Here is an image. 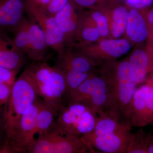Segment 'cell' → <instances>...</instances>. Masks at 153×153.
Returning <instances> with one entry per match:
<instances>
[{"label":"cell","mask_w":153,"mask_h":153,"mask_svg":"<svg viewBox=\"0 0 153 153\" xmlns=\"http://www.w3.org/2000/svg\"><path fill=\"white\" fill-rule=\"evenodd\" d=\"M153 117V87L146 84L137 88L131 102L128 121L132 126L151 124Z\"/></svg>","instance_id":"cell-9"},{"label":"cell","mask_w":153,"mask_h":153,"mask_svg":"<svg viewBox=\"0 0 153 153\" xmlns=\"http://www.w3.org/2000/svg\"><path fill=\"white\" fill-rule=\"evenodd\" d=\"M10 45L8 41L0 36V66L19 72L25 63V55L11 47L9 48Z\"/></svg>","instance_id":"cell-15"},{"label":"cell","mask_w":153,"mask_h":153,"mask_svg":"<svg viewBox=\"0 0 153 153\" xmlns=\"http://www.w3.org/2000/svg\"><path fill=\"white\" fill-rule=\"evenodd\" d=\"M26 12L43 31L48 47L56 51L58 55H62L64 51V35L54 17L31 0L26 1Z\"/></svg>","instance_id":"cell-8"},{"label":"cell","mask_w":153,"mask_h":153,"mask_svg":"<svg viewBox=\"0 0 153 153\" xmlns=\"http://www.w3.org/2000/svg\"><path fill=\"white\" fill-rule=\"evenodd\" d=\"M143 132V139L147 153H153V135Z\"/></svg>","instance_id":"cell-32"},{"label":"cell","mask_w":153,"mask_h":153,"mask_svg":"<svg viewBox=\"0 0 153 153\" xmlns=\"http://www.w3.org/2000/svg\"><path fill=\"white\" fill-rule=\"evenodd\" d=\"M70 0H51L45 11L50 16H54L62 10L68 4Z\"/></svg>","instance_id":"cell-26"},{"label":"cell","mask_w":153,"mask_h":153,"mask_svg":"<svg viewBox=\"0 0 153 153\" xmlns=\"http://www.w3.org/2000/svg\"><path fill=\"white\" fill-rule=\"evenodd\" d=\"M153 72V57L151 61L150 66L149 72Z\"/></svg>","instance_id":"cell-37"},{"label":"cell","mask_w":153,"mask_h":153,"mask_svg":"<svg viewBox=\"0 0 153 153\" xmlns=\"http://www.w3.org/2000/svg\"><path fill=\"white\" fill-rule=\"evenodd\" d=\"M29 51L27 57L36 62H41L46 54L47 45L46 37L39 25L29 20Z\"/></svg>","instance_id":"cell-12"},{"label":"cell","mask_w":153,"mask_h":153,"mask_svg":"<svg viewBox=\"0 0 153 153\" xmlns=\"http://www.w3.org/2000/svg\"><path fill=\"white\" fill-rule=\"evenodd\" d=\"M58 57L60 64L57 66L59 68H71L80 72L90 73L93 66L91 61L82 55H73L64 51L63 54L58 55Z\"/></svg>","instance_id":"cell-17"},{"label":"cell","mask_w":153,"mask_h":153,"mask_svg":"<svg viewBox=\"0 0 153 153\" xmlns=\"http://www.w3.org/2000/svg\"><path fill=\"white\" fill-rule=\"evenodd\" d=\"M104 57L117 58L127 53L131 49V46L125 39H108L102 41L99 45Z\"/></svg>","instance_id":"cell-18"},{"label":"cell","mask_w":153,"mask_h":153,"mask_svg":"<svg viewBox=\"0 0 153 153\" xmlns=\"http://www.w3.org/2000/svg\"><path fill=\"white\" fill-rule=\"evenodd\" d=\"M131 129L128 128L96 136L84 135L81 138L93 153L95 149L103 153H126L130 143L134 136Z\"/></svg>","instance_id":"cell-10"},{"label":"cell","mask_w":153,"mask_h":153,"mask_svg":"<svg viewBox=\"0 0 153 153\" xmlns=\"http://www.w3.org/2000/svg\"><path fill=\"white\" fill-rule=\"evenodd\" d=\"M55 117L53 109L41 99L37 117L36 135L39 136L49 130L55 123Z\"/></svg>","instance_id":"cell-20"},{"label":"cell","mask_w":153,"mask_h":153,"mask_svg":"<svg viewBox=\"0 0 153 153\" xmlns=\"http://www.w3.org/2000/svg\"><path fill=\"white\" fill-rule=\"evenodd\" d=\"M6 141L5 126L4 105L0 108V148L4 145Z\"/></svg>","instance_id":"cell-30"},{"label":"cell","mask_w":153,"mask_h":153,"mask_svg":"<svg viewBox=\"0 0 153 153\" xmlns=\"http://www.w3.org/2000/svg\"><path fill=\"white\" fill-rule=\"evenodd\" d=\"M140 10L131 8L128 11L126 32L132 41L135 43L143 42L149 36V30L145 13Z\"/></svg>","instance_id":"cell-13"},{"label":"cell","mask_w":153,"mask_h":153,"mask_svg":"<svg viewBox=\"0 0 153 153\" xmlns=\"http://www.w3.org/2000/svg\"><path fill=\"white\" fill-rule=\"evenodd\" d=\"M92 19L97 24V28L100 36L105 37L109 33V28L108 24V19L106 16L100 12L95 11L92 15Z\"/></svg>","instance_id":"cell-23"},{"label":"cell","mask_w":153,"mask_h":153,"mask_svg":"<svg viewBox=\"0 0 153 153\" xmlns=\"http://www.w3.org/2000/svg\"><path fill=\"white\" fill-rule=\"evenodd\" d=\"M92 153L82 138L62 132L55 125L36 138L28 153Z\"/></svg>","instance_id":"cell-6"},{"label":"cell","mask_w":153,"mask_h":153,"mask_svg":"<svg viewBox=\"0 0 153 153\" xmlns=\"http://www.w3.org/2000/svg\"><path fill=\"white\" fill-rule=\"evenodd\" d=\"M69 102L84 104L98 116L105 112H114L109 88L102 76L91 74L78 87L64 97L63 104Z\"/></svg>","instance_id":"cell-4"},{"label":"cell","mask_w":153,"mask_h":153,"mask_svg":"<svg viewBox=\"0 0 153 153\" xmlns=\"http://www.w3.org/2000/svg\"><path fill=\"white\" fill-rule=\"evenodd\" d=\"M111 0H72L74 4L81 7H90L98 2Z\"/></svg>","instance_id":"cell-33"},{"label":"cell","mask_w":153,"mask_h":153,"mask_svg":"<svg viewBox=\"0 0 153 153\" xmlns=\"http://www.w3.org/2000/svg\"><path fill=\"white\" fill-rule=\"evenodd\" d=\"M38 97L33 82L25 69L16 79L10 99L4 105L6 141L1 148L8 145L13 139L22 116Z\"/></svg>","instance_id":"cell-2"},{"label":"cell","mask_w":153,"mask_h":153,"mask_svg":"<svg viewBox=\"0 0 153 153\" xmlns=\"http://www.w3.org/2000/svg\"><path fill=\"white\" fill-rule=\"evenodd\" d=\"M26 0H0V36L10 42L7 33H14L24 19Z\"/></svg>","instance_id":"cell-11"},{"label":"cell","mask_w":153,"mask_h":153,"mask_svg":"<svg viewBox=\"0 0 153 153\" xmlns=\"http://www.w3.org/2000/svg\"><path fill=\"white\" fill-rule=\"evenodd\" d=\"M127 4L132 8L144 10L153 4V0H126Z\"/></svg>","instance_id":"cell-29"},{"label":"cell","mask_w":153,"mask_h":153,"mask_svg":"<svg viewBox=\"0 0 153 153\" xmlns=\"http://www.w3.org/2000/svg\"><path fill=\"white\" fill-rule=\"evenodd\" d=\"M146 84L153 87V72L152 76L149 78H147L146 81Z\"/></svg>","instance_id":"cell-36"},{"label":"cell","mask_w":153,"mask_h":153,"mask_svg":"<svg viewBox=\"0 0 153 153\" xmlns=\"http://www.w3.org/2000/svg\"><path fill=\"white\" fill-rule=\"evenodd\" d=\"M59 68L63 72L66 79L67 91L65 97L78 87L91 74L90 73L80 72L71 68Z\"/></svg>","instance_id":"cell-22"},{"label":"cell","mask_w":153,"mask_h":153,"mask_svg":"<svg viewBox=\"0 0 153 153\" xmlns=\"http://www.w3.org/2000/svg\"><path fill=\"white\" fill-rule=\"evenodd\" d=\"M128 18V11L126 7L120 6L113 12L111 34L114 37L119 38L125 32Z\"/></svg>","instance_id":"cell-21"},{"label":"cell","mask_w":153,"mask_h":153,"mask_svg":"<svg viewBox=\"0 0 153 153\" xmlns=\"http://www.w3.org/2000/svg\"><path fill=\"white\" fill-rule=\"evenodd\" d=\"M114 66L113 68H106L102 76L109 88L113 111L129 122V110L137 84L128 61Z\"/></svg>","instance_id":"cell-3"},{"label":"cell","mask_w":153,"mask_h":153,"mask_svg":"<svg viewBox=\"0 0 153 153\" xmlns=\"http://www.w3.org/2000/svg\"><path fill=\"white\" fill-rule=\"evenodd\" d=\"M81 36L82 39L88 42H94L98 40L100 36L97 28L85 27L81 31Z\"/></svg>","instance_id":"cell-27"},{"label":"cell","mask_w":153,"mask_h":153,"mask_svg":"<svg viewBox=\"0 0 153 153\" xmlns=\"http://www.w3.org/2000/svg\"><path fill=\"white\" fill-rule=\"evenodd\" d=\"M26 68L38 97L54 110L57 117L63 104L67 91L66 79L62 71L43 62Z\"/></svg>","instance_id":"cell-1"},{"label":"cell","mask_w":153,"mask_h":153,"mask_svg":"<svg viewBox=\"0 0 153 153\" xmlns=\"http://www.w3.org/2000/svg\"><path fill=\"white\" fill-rule=\"evenodd\" d=\"M126 153H147L142 131L134 134V136L130 143Z\"/></svg>","instance_id":"cell-24"},{"label":"cell","mask_w":153,"mask_h":153,"mask_svg":"<svg viewBox=\"0 0 153 153\" xmlns=\"http://www.w3.org/2000/svg\"><path fill=\"white\" fill-rule=\"evenodd\" d=\"M128 61L137 85L146 82L151 63L150 57L146 50L136 49Z\"/></svg>","instance_id":"cell-14"},{"label":"cell","mask_w":153,"mask_h":153,"mask_svg":"<svg viewBox=\"0 0 153 153\" xmlns=\"http://www.w3.org/2000/svg\"><path fill=\"white\" fill-rule=\"evenodd\" d=\"M41 99L39 97L35 103L26 110L22 116L16 135L7 146L0 149V153L29 152L36 136V123Z\"/></svg>","instance_id":"cell-7"},{"label":"cell","mask_w":153,"mask_h":153,"mask_svg":"<svg viewBox=\"0 0 153 153\" xmlns=\"http://www.w3.org/2000/svg\"><path fill=\"white\" fill-rule=\"evenodd\" d=\"M56 117L55 125L60 131L81 137L93 131L98 115L84 104L69 102L63 105Z\"/></svg>","instance_id":"cell-5"},{"label":"cell","mask_w":153,"mask_h":153,"mask_svg":"<svg viewBox=\"0 0 153 153\" xmlns=\"http://www.w3.org/2000/svg\"><path fill=\"white\" fill-rule=\"evenodd\" d=\"M18 72L0 66V82L13 85Z\"/></svg>","instance_id":"cell-25"},{"label":"cell","mask_w":153,"mask_h":153,"mask_svg":"<svg viewBox=\"0 0 153 153\" xmlns=\"http://www.w3.org/2000/svg\"><path fill=\"white\" fill-rule=\"evenodd\" d=\"M150 125H153V117L152 119V121H151V123Z\"/></svg>","instance_id":"cell-38"},{"label":"cell","mask_w":153,"mask_h":153,"mask_svg":"<svg viewBox=\"0 0 153 153\" xmlns=\"http://www.w3.org/2000/svg\"><path fill=\"white\" fill-rule=\"evenodd\" d=\"M36 4L45 9L49 4L51 0H31Z\"/></svg>","instance_id":"cell-34"},{"label":"cell","mask_w":153,"mask_h":153,"mask_svg":"<svg viewBox=\"0 0 153 153\" xmlns=\"http://www.w3.org/2000/svg\"><path fill=\"white\" fill-rule=\"evenodd\" d=\"M146 19L149 30V41L153 40V7L146 13Z\"/></svg>","instance_id":"cell-31"},{"label":"cell","mask_w":153,"mask_h":153,"mask_svg":"<svg viewBox=\"0 0 153 153\" xmlns=\"http://www.w3.org/2000/svg\"><path fill=\"white\" fill-rule=\"evenodd\" d=\"M146 51L152 60L153 57V40L149 41V44Z\"/></svg>","instance_id":"cell-35"},{"label":"cell","mask_w":153,"mask_h":153,"mask_svg":"<svg viewBox=\"0 0 153 153\" xmlns=\"http://www.w3.org/2000/svg\"><path fill=\"white\" fill-rule=\"evenodd\" d=\"M54 17L63 32L65 42L77 28V19L74 10V4L72 0H70L67 5Z\"/></svg>","instance_id":"cell-16"},{"label":"cell","mask_w":153,"mask_h":153,"mask_svg":"<svg viewBox=\"0 0 153 153\" xmlns=\"http://www.w3.org/2000/svg\"><path fill=\"white\" fill-rule=\"evenodd\" d=\"M29 20L24 18L14 33V37L10 44L12 48L27 56L29 51Z\"/></svg>","instance_id":"cell-19"},{"label":"cell","mask_w":153,"mask_h":153,"mask_svg":"<svg viewBox=\"0 0 153 153\" xmlns=\"http://www.w3.org/2000/svg\"><path fill=\"white\" fill-rule=\"evenodd\" d=\"M13 86L0 82V108L4 105L8 101Z\"/></svg>","instance_id":"cell-28"}]
</instances>
